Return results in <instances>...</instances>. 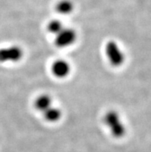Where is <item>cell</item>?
<instances>
[{
    "label": "cell",
    "mask_w": 151,
    "mask_h": 152,
    "mask_svg": "<svg viewBox=\"0 0 151 152\" xmlns=\"http://www.w3.org/2000/svg\"><path fill=\"white\" fill-rule=\"evenodd\" d=\"M106 54L110 64L120 66L125 61V55L115 41H109L106 45Z\"/></svg>",
    "instance_id": "obj_2"
},
{
    "label": "cell",
    "mask_w": 151,
    "mask_h": 152,
    "mask_svg": "<svg viewBox=\"0 0 151 152\" xmlns=\"http://www.w3.org/2000/svg\"><path fill=\"white\" fill-rule=\"evenodd\" d=\"M23 56V51L17 46H9L0 49V62H17Z\"/></svg>",
    "instance_id": "obj_4"
},
{
    "label": "cell",
    "mask_w": 151,
    "mask_h": 152,
    "mask_svg": "<svg viewBox=\"0 0 151 152\" xmlns=\"http://www.w3.org/2000/svg\"><path fill=\"white\" fill-rule=\"evenodd\" d=\"M43 115L46 121L49 122H56L58 121L62 117V112L61 110L56 107H51L49 109L43 112Z\"/></svg>",
    "instance_id": "obj_8"
},
{
    "label": "cell",
    "mask_w": 151,
    "mask_h": 152,
    "mask_svg": "<svg viewBox=\"0 0 151 152\" xmlns=\"http://www.w3.org/2000/svg\"><path fill=\"white\" fill-rule=\"evenodd\" d=\"M55 45L59 48H64L71 46L77 40L76 31L70 28H64L57 35H55Z\"/></svg>",
    "instance_id": "obj_3"
},
{
    "label": "cell",
    "mask_w": 151,
    "mask_h": 152,
    "mask_svg": "<svg viewBox=\"0 0 151 152\" xmlns=\"http://www.w3.org/2000/svg\"><path fill=\"white\" fill-rule=\"evenodd\" d=\"M70 65L64 60H57L52 65V73L57 78H65L70 73Z\"/></svg>",
    "instance_id": "obj_5"
},
{
    "label": "cell",
    "mask_w": 151,
    "mask_h": 152,
    "mask_svg": "<svg viewBox=\"0 0 151 152\" xmlns=\"http://www.w3.org/2000/svg\"><path fill=\"white\" fill-rule=\"evenodd\" d=\"M52 103H53V100L49 95L42 94L36 99L34 105L35 107L36 108V110L43 113L47 109L51 107Z\"/></svg>",
    "instance_id": "obj_6"
},
{
    "label": "cell",
    "mask_w": 151,
    "mask_h": 152,
    "mask_svg": "<svg viewBox=\"0 0 151 152\" xmlns=\"http://www.w3.org/2000/svg\"><path fill=\"white\" fill-rule=\"evenodd\" d=\"M103 121L109 127L113 137L121 138L126 134V127L121 121L119 114L115 110H109L105 114Z\"/></svg>",
    "instance_id": "obj_1"
},
{
    "label": "cell",
    "mask_w": 151,
    "mask_h": 152,
    "mask_svg": "<svg viewBox=\"0 0 151 152\" xmlns=\"http://www.w3.org/2000/svg\"><path fill=\"white\" fill-rule=\"evenodd\" d=\"M65 27L63 26V24L59 20H52L50 22L47 26V30L53 34L57 35L64 29Z\"/></svg>",
    "instance_id": "obj_9"
},
{
    "label": "cell",
    "mask_w": 151,
    "mask_h": 152,
    "mask_svg": "<svg viewBox=\"0 0 151 152\" xmlns=\"http://www.w3.org/2000/svg\"><path fill=\"white\" fill-rule=\"evenodd\" d=\"M73 9H74V6H73V2L69 0H61L55 6V11L57 12L58 13L63 14V15L71 13Z\"/></svg>",
    "instance_id": "obj_7"
}]
</instances>
